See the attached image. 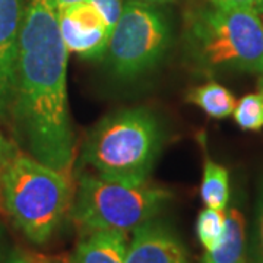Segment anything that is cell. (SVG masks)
<instances>
[{
	"label": "cell",
	"mask_w": 263,
	"mask_h": 263,
	"mask_svg": "<svg viewBox=\"0 0 263 263\" xmlns=\"http://www.w3.org/2000/svg\"><path fill=\"white\" fill-rule=\"evenodd\" d=\"M67 53L56 0H27L16 44L9 124L32 158L69 176L75 135L67 103Z\"/></svg>",
	"instance_id": "obj_1"
},
{
	"label": "cell",
	"mask_w": 263,
	"mask_h": 263,
	"mask_svg": "<svg viewBox=\"0 0 263 263\" xmlns=\"http://www.w3.org/2000/svg\"><path fill=\"white\" fill-rule=\"evenodd\" d=\"M70 177L18 154L0 173V205L12 224L34 245H46L73 205Z\"/></svg>",
	"instance_id": "obj_2"
},
{
	"label": "cell",
	"mask_w": 263,
	"mask_h": 263,
	"mask_svg": "<svg viewBox=\"0 0 263 263\" xmlns=\"http://www.w3.org/2000/svg\"><path fill=\"white\" fill-rule=\"evenodd\" d=\"M186 53L203 72L263 73V19L252 10L212 5L189 15Z\"/></svg>",
	"instance_id": "obj_3"
},
{
	"label": "cell",
	"mask_w": 263,
	"mask_h": 263,
	"mask_svg": "<svg viewBox=\"0 0 263 263\" xmlns=\"http://www.w3.org/2000/svg\"><path fill=\"white\" fill-rule=\"evenodd\" d=\"M162 145L157 117L146 108L110 114L86 136L82 155L98 176L108 179L148 180Z\"/></svg>",
	"instance_id": "obj_4"
},
{
	"label": "cell",
	"mask_w": 263,
	"mask_h": 263,
	"mask_svg": "<svg viewBox=\"0 0 263 263\" xmlns=\"http://www.w3.org/2000/svg\"><path fill=\"white\" fill-rule=\"evenodd\" d=\"M171 192L143 181L82 176L73 196L72 218L82 234L136 230L154 219L171 200Z\"/></svg>",
	"instance_id": "obj_5"
},
{
	"label": "cell",
	"mask_w": 263,
	"mask_h": 263,
	"mask_svg": "<svg viewBox=\"0 0 263 263\" xmlns=\"http://www.w3.org/2000/svg\"><path fill=\"white\" fill-rule=\"evenodd\" d=\"M170 28L151 3L127 0L108 38L107 63L114 75L133 79L149 72L165 54Z\"/></svg>",
	"instance_id": "obj_6"
},
{
	"label": "cell",
	"mask_w": 263,
	"mask_h": 263,
	"mask_svg": "<svg viewBox=\"0 0 263 263\" xmlns=\"http://www.w3.org/2000/svg\"><path fill=\"white\" fill-rule=\"evenodd\" d=\"M57 10L60 34L67 51L85 59L105 54L111 31L92 3L84 0Z\"/></svg>",
	"instance_id": "obj_7"
},
{
	"label": "cell",
	"mask_w": 263,
	"mask_h": 263,
	"mask_svg": "<svg viewBox=\"0 0 263 263\" xmlns=\"http://www.w3.org/2000/svg\"><path fill=\"white\" fill-rule=\"evenodd\" d=\"M126 263H189L179 235L157 218L133 230Z\"/></svg>",
	"instance_id": "obj_8"
},
{
	"label": "cell",
	"mask_w": 263,
	"mask_h": 263,
	"mask_svg": "<svg viewBox=\"0 0 263 263\" xmlns=\"http://www.w3.org/2000/svg\"><path fill=\"white\" fill-rule=\"evenodd\" d=\"M27 0H0V122L9 123L16 44Z\"/></svg>",
	"instance_id": "obj_9"
},
{
	"label": "cell",
	"mask_w": 263,
	"mask_h": 263,
	"mask_svg": "<svg viewBox=\"0 0 263 263\" xmlns=\"http://www.w3.org/2000/svg\"><path fill=\"white\" fill-rule=\"evenodd\" d=\"M127 245V237L123 231L84 234L69 263H126Z\"/></svg>",
	"instance_id": "obj_10"
},
{
	"label": "cell",
	"mask_w": 263,
	"mask_h": 263,
	"mask_svg": "<svg viewBox=\"0 0 263 263\" xmlns=\"http://www.w3.org/2000/svg\"><path fill=\"white\" fill-rule=\"evenodd\" d=\"M200 263H246V221L238 209L226 214V233L214 250H208Z\"/></svg>",
	"instance_id": "obj_11"
},
{
	"label": "cell",
	"mask_w": 263,
	"mask_h": 263,
	"mask_svg": "<svg viewBox=\"0 0 263 263\" xmlns=\"http://www.w3.org/2000/svg\"><path fill=\"white\" fill-rule=\"evenodd\" d=\"M189 103L200 107L208 116L214 119H226L233 114L235 108V98L226 86L208 82L193 88L186 97Z\"/></svg>",
	"instance_id": "obj_12"
},
{
	"label": "cell",
	"mask_w": 263,
	"mask_h": 263,
	"mask_svg": "<svg viewBox=\"0 0 263 263\" xmlns=\"http://www.w3.org/2000/svg\"><path fill=\"white\" fill-rule=\"evenodd\" d=\"M200 197L206 208L224 211L230 200L228 171L222 165L206 158L203 164V177L200 184Z\"/></svg>",
	"instance_id": "obj_13"
},
{
	"label": "cell",
	"mask_w": 263,
	"mask_h": 263,
	"mask_svg": "<svg viewBox=\"0 0 263 263\" xmlns=\"http://www.w3.org/2000/svg\"><path fill=\"white\" fill-rule=\"evenodd\" d=\"M226 233V212L219 209H203L196 221V234L205 252L214 250Z\"/></svg>",
	"instance_id": "obj_14"
},
{
	"label": "cell",
	"mask_w": 263,
	"mask_h": 263,
	"mask_svg": "<svg viewBox=\"0 0 263 263\" xmlns=\"http://www.w3.org/2000/svg\"><path fill=\"white\" fill-rule=\"evenodd\" d=\"M235 123L243 130H260L263 127V97L262 94H247L235 103Z\"/></svg>",
	"instance_id": "obj_15"
},
{
	"label": "cell",
	"mask_w": 263,
	"mask_h": 263,
	"mask_svg": "<svg viewBox=\"0 0 263 263\" xmlns=\"http://www.w3.org/2000/svg\"><path fill=\"white\" fill-rule=\"evenodd\" d=\"M250 263H263V187L257 200V209H256Z\"/></svg>",
	"instance_id": "obj_16"
},
{
	"label": "cell",
	"mask_w": 263,
	"mask_h": 263,
	"mask_svg": "<svg viewBox=\"0 0 263 263\" xmlns=\"http://www.w3.org/2000/svg\"><path fill=\"white\" fill-rule=\"evenodd\" d=\"M88 2L94 5L97 10L101 13L107 27L110 28V31H113L114 25L117 24V21L122 15V0H88Z\"/></svg>",
	"instance_id": "obj_17"
},
{
	"label": "cell",
	"mask_w": 263,
	"mask_h": 263,
	"mask_svg": "<svg viewBox=\"0 0 263 263\" xmlns=\"http://www.w3.org/2000/svg\"><path fill=\"white\" fill-rule=\"evenodd\" d=\"M0 263H29L27 254L19 253L6 238L0 227Z\"/></svg>",
	"instance_id": "obj_18"
},
{
	"label": "cell",
	"mask_w": 263,
	"mask_h": 263,
	"mask_svg": "<svg viewBox=\"0 0 263 263\" xmlns=\"http://www.w3.org/2000/svg\"><path fill=\"white\" fill-rule=\"evenodd\" d=\"M209 2L216 6L252 10L259 15H263V0H209Z\"/></svg>",
	"instance_id": "obj_19"
},
{
	"label": "cell",
	"mask_w": 263,
	"mask_h": 263,
	"mask_svg": "<svg viewBox=\"0 0 263 263\" xmlns=\"http://www.w3.org/2000/svg\"><path fill=\"white\" fill-rule=\"evenodd\" d=\"M18 155V149L0 132V173Z\"/></svg>",
	"instance_id": "obj_20"
},
{
	"label": "cell",
	"mask_w": 263,
	"mask_h": 263,
	"mask_svg": "<svg viewBox=\"0 0 263 263\" xmlns=\"http://www.w3.org/2000/svg\"><path fill=\"white\" fill-rule=\"evenodd\" d=\"M29 263H60L54 257H44V256H28Z\"/></svg>",
	"instance_id": "obj_21"
},
{
	"label": "cell",
	"mask_w": 263,
	"mask_h": 263,
	"mask_svg": "<svg viewBox=\"0 0 263 263\" xmlns=\"http://www.w3.org/2000/svg\"><path fill=\"white\" fill-rule=\"evenodd\" d=\"M79 2H84V0H56L57 9H63L66 6H70V5H75Z\"/></svg>",
	"instance_id": "obj_22"
},
{
	"label": "cell",
	"mask_w": 263,
	"mask_h": 263,
	"mask_svg": "<svg viewBox=\"0 0 263 263\" xmlns=\"http://www.w3.org/2000/svg\"><path fill=\"white\" fill-rule=\"evenodd\" d=\"M145 3H162V2H168V0H141Z\"/></svg>",
	"instance_id": "obj_23"
},
{
	"label": "cell",
	"mask_w": 263,
	"mask_h": 263,
	"mask_svg": "<svg viewBox=\"0 0 263 263\" xmlns=\"http://www.w3.org/2000/svg\"><path fill=\"white\" fill-rule=\"evenodd\" d=\"M259 92H260L263 97V73H262V78H260V81H259Z\"/></svg>",
	"instance_id": "obj_24"
}]
</instances>
